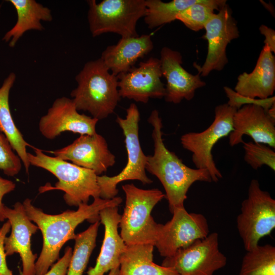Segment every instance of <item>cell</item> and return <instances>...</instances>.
Wrapping results in <instances>:
<instances>
[{
  "mask_svg": "<svg viewBox=\"0 0 275 275\" xmlns=\"http://www.w3.org/2000/svg\"><path fill=\"white\" fill-rule=\"evenodd\" d=\"M251 137L254 142L275 148V121L266 111L255 104L244 105L236 110L233 117V130L229 135V144L234 147L243 143V136Z\"/></svg>",
  "mask_w": 275,
  "mask_h": 275,
  "instance_id": "cell-18",
  "label": "cell"
},
{
  "mask_svg": "<svg viewBox=\"0 0 275 275\" xmlns=\"http://www.w3.org/2000/svg\"><path fill=\"white\" fill-rule=\"evenodd\" d=\"M154 246L149 244L126 245L120 258L121 275H179L173 268L153 261Z\"/></svg>",
  "mask_w": 275,
  "mask_h": 275,
  "instance_id": "cell-23",
  "label": "cell"
},
{
  "mask_svg": "<svg viewBox=\"0 0 275 275\" xmlns=\"http://www.w3.org/2000/svg\"><path fill=\"white\" fill-rule=\"evenodd\" d=\"M240 210L236 218L237 228L248 251L259 244V240L269 235L275 228V200L261 188L258 180L252 179Z\"/></svg>",
  "mask_w": 275,
  "mask_h": 275,
  "instance_id": "cell-8",
  "label": "cell"
},
{
  "mask_svg": "<svg viewBox=\"0 0 275 275\" xmlns=\"http://www.w3.org/2000/svg\"><path fill=\"white\" fill-rule=\"evenodd\" d=\"M108 275H121L119 267L111 270Z\"/></svg>",
  "mask_w": 275,
  "mask_h": 275,
  "instance_id": "cell-37",
  "label": "cell"
},
{
  "mask_svg": "<svg viewBox=\"0 0 275 275\" xmlns=\"http://www.w3.org/2000/svg\"><path fill=\"white\" fill-rule=\"evenodd\" d=\"M15 8L17 13L15 24L8 31L3 40L14 47L24 33L30 30L42 31L41 21H51V10L35 0H8Z\"/></svg>",
  "mask_w": 275,
  "mask_h": 275,
  "instance_id": "cell-22",
  "label": "cell"
},
{
  "mask_svg": "<svg viewBox=\"0 0 275 275\" xmlns=\"http://www.w3.org/2000/svg\"><path fill=\"white\" fill-rule=\"evenodd\" d=\"M236 110L227 103L219 104L214 109V118L208 127L201 132L184 133L180 138L183 148L191 153L196 168L207 170L214 182H218L223 176L212 151L218 141L229 136L233 130V117Z\"/></svg>",
  "mask_w": 275,
  "mask_h": 275,
  "instance_id": "cell-9",
  "label": "cell"
},
{
  "mask_svg": "<svg viewBox=\"0 0 275 275\" xmlns=\"http://www.w3.org/2000/svg\"><path fill=\"white\" fill-rule=\"evenodd\" d=\"M244 160L252 169H258L266 166L275 171V152L274 149L261 143L254 142H243Z\"/></svg>",
  "mask_w": 275,
  "mask_h": 275,
  "instance_id": "cell-29",
  "label": "cell"
},
{
  "mask_svg": "<svg viewBox=\"0 0 275 275\" xmlns=\"http://www.w3.org/2000/svg\"><path fill=\"white\" fill-rule=\"evenodd\" d=\"M1 5H0V9H1Z\"/></svg>",
  "mask_w": 275,
  "mask_h": 275,
  "instance_id": "cell-38",
  "label": "cell"
},
{
  "mask_svg": "<svg viewBox=\"0 0 275 275\" xmlns=\"http://www.w3.org/2000/svg\"><path fill=\"white\" fill-rule=\"evenodd\" d=\"M15 187L16 184L14 182L0 176V222L6 219L4 215L6 206L2 202L3 197L7 194L13 191Z\"/></svg>",
  "mask_w": 275,
  "mask_h": 275,
  "instance_id": "cell-34",
  "label": "cell"
},
{
  "mask_svg": "<svg viewBox=\"0 0 275 275\" xmlns=\"http://www.w3.org/2000/svg\"><path fill=\"white\" fill-rule=\"evenodd\" d=\"M21 168V159L14 152L8 139L0 131V170L8 176H14Z\"/></svg>",
  "mask_w": 275,
  "mask_h": 275,
  "instance_id": "cell-30",
  "label": "cell"
},
{
  "mask_svg": "<svg viewBox=\"0 0 275 275\" xmlns=\"http://www.w3.org/2000/svg\"><path fill=\"white\" fill-rule=\"evenodd\" d=\"M99 221L76 235L75 244L66 275H82L96 246Z\"/></svg>",
  "mask_w": 275,
  "mask_h": 275,
  "instance_id": "cell-26",
  "label": "cell"
},
{
  "mask_svg": "<svg viewBox=\"0 0 275 275\" xmlns=\"http://www.w3.org/2000/svg\"><path fill=\"white\" fill-rule=\"evenodd\" d=\"M48 152L57 158L92 170L97 176L105 172L116 162L115 156L109 150L106 141L97 132L80 135L71 144Z\"/></svg>",
  "mask_w": 275,
  "mask_h": 275,
  "instance_id": "cell-14",
  "label": "cell"
},
{
  "mask_svg": "<svg viewBox=\"0 0 275 275\" xmlns=\"http://www.w3.org/2000/svg\"><path fill=\"white\" fill-rule=\"evenodd\" d=\"M274 90L275 58L264 45L254 70L238 76L234 91L244 96L264 99L272 97Z\"/></svg>",
  "mask_w": 275,
  "mask_h": 275,
  "instance_id": "cell-20",
  "label": "cell"
},
{
  "mask_svg": "<svg viewBox=\"0 0 275 275\" xmlns=\"http://www.w3.org/2000/svg\"><path fill=\"white\" fill-rule=\"evenodd\" d=\"M101 223L104 227L102 244L94 267H90L87 275H104L119 267L120 258L126 245L118 232L121 215L118 206H111L99 212Z\"/></svg>",
  "mask_w": 275,
  "mask_h": 275,
  "instance_id": "cell-19",
  "label": "cell"
},
{
  "mask_svg": "<svg viewBox=\"0 0 275 275\" xmlns=\"http://www.w3.org/2000/svg\"><path fill=\"white\" fill-rule=\"evenodd\" d=\"M227 4L226 0H201L178 14L176 20L182 22L189 29L198 32L204 29L206 23L214 15Z\"/></svg>",
  "mask_w": 275,
  "mask_h": 275,
  "instance_id": "cell-28",
  "label": "cell"
},
{
  "mask_svg": "<svg viewBox=\"0 0 275 275\" xmlns=\"http://www.w3.org/2000/svg\"><path fill=\"white\" fill-rule=\"evenodd\" d=\"M4 215L11 229L10 235L6 236L4 240L6 256L15 253L19 255L22 267L20 275H36L37 255L32 251L31 237L38 230V226L30 219L22 203L19 202H16L13 208L6 206Z\"/></svg>",
  "mask_w": 275,
  "mask_h": 275,
  "instance_id": "cell-16",
  "label": "cell"
},
{
  "mask_svg": "<svg viewBox=\"0 0 275 275\" xmlns=\"http://www.w3.org/2000/svg\"><path fill=\"white\" fill-rule=\"evenodd\" d=\"M226 263L219 249L218 235L213 232L165 258L161 265L174 268L179 275H213Z\"/></svg>",
  "mask_w": 275,
  "mask_h": 275,
  "instance_id": "cell-10",
  "label": "cell"
},
{
  "mask_svg": "<svg viewBox=\"0 0 275 275\" xmlns=\"http://www.w3.org/2000/svg\"><path fill=\"white\" fill-rule=\"evenodd\" d=\"M238 275H275V247L258 244L246 251Z\"/></svg>",
  "mask_w": 275,
  "mask_h": 275,
  "instance_id": "cell-27",
  "label": "cell"
},
{
  "mask_svg": "<svg viewBox=\"0 0 275 275\" xmlns=\"http://www.w3.org/2000/svg\"><path fill=\"white\" fill-rule=\"evenodd\" d=\"M150 35L121 37L115 45L107 46L100 59L114 75L127 72L140 58L148 54L153 48Z\"/></svg>",
  "mask_w": 275,
  "mask_h": 275,
  "instance_id": "cell-21",
  "label": "cell"
},
{
  "mask_svg": "<svg viewBox=\"0 0 275 275\" xmlns=\"http://www.w3.org/2000/svg\"><path fill=\"white\" fill-rule=\"evenodd\" d=\"M72 252L71 247H66L63 256L53 264L44 275H66Z\"/></svg>",
  "mask_w": 275,
  "mask_h": 275,
  "instance_id": "cell-33",
  "label": "cell"
},
{
  "mask_svg": "<svg viewBox=\"0 0 275 275\" xmlns=\"http://www.w3.org/2000/svg\"><path fill=\"white\" fill-rule=\"evenodd\" d=\"M34 150L35 154L28 152L30 166L43 169L58 179L54 186L41 187L40 193L62 190L65 193L63 198L66 203L77 207L80 204H88L90 197L100 198L98 176L94 171L49 156L39 149L35 148Z\"/></svg>",
  "mask_w": 275,
  "mask_h": 275,
  "instance_id": "cell-4",
  "label": "cell"
},
{
  "mask_svg": "<svg viewBox=\"0 0 275 275\" xmlns=\"http://www.w3.org/2000/svg\"><path fill=\"white\" fill-rule=\"evenodd\" d=\"M259 31L263 35L265 39L264 43L272 52H275V31L272 29L267 26L262 24L259 27Z\"/></svg>",
  "mask_w": 275,
  "mask_h": 275,
  "instance_id": "cell-35",
  "label": "cell"
},
{
  "mask_svg": "<svg viewBox=\"0 0 275 275\" xmlns=\"http://www.w3.org/2000/svg\"><path fill=\"white\" fill-rule=\"evenodd\" d=\"M159 60L162 76L166 80V101L178 104L184 99L191 100L196 90L206 85L199 73L192 74L182 67V56L179 51L164 46Z\"/></svg>",
  "mask_w": 275,
  "mask_h": 275,
  "instance_id": "cell-17",
  "label": "cell"
},
{
  "mask_svg": "<svg viewBox=\"0 0 275 275\" xmlns=\"http://www.w3.org/2000/svg\"><path fill=\"white\" fill-rule=\"evenodd\" d=\"M122 189L126 200L119 225L121 238L126 245L155 246L161 224L155 222L151 212L165 194L157 188L143 189L133 184L123 185Z\"/></svg>",
  "mask_w": 275,
  "mask_h": 275,
  "instance_id": "cell-5",
  "label": "cell"
},
{
  "mask_svg": "<svg viewBox=\"0 0 275 275\" xmlns=\"http://www.w3.org/2000/svg\"><path fill=\"white\" fill-rule=\"evenodd\" d=\"M204 29L205 34L203 38L208 43L206 58L202 66L194 65L200 76L205 77L213 70L219 71L224 69L228 63L226 48L233 40L239 37V32L232 10L227 4L214 14Z\"/></svg>",
  "mask_w": 275,
  "mask_h": 275,
  "instance_id": "cell-12",
  "label": "cell"
},
{
  "mask_svg": "<svg viewBox=\"0 0 275 275\" xmlns=\"http://www.w3.org/2000/svg\"><path fill=\"white\" fill-rule=\"evenodd\" d=\"M148 121L153 127L154 152L153 155L147 156L146 170L161 182L172 213L176 208L184 207L187 193L194 183H210L212 179L207 170L188 167L167 148L162 138V120L157 110L151 112Z\"/></svg>",
  "mask_w": 275,
  "mask_h": 275,
  "instance_id": "cell-2",
  "label": "cell"
},
{
  "mask_svg": "<svg viewBox=\"0 0 275 275\" xmlns=\"http://www.w3.org/2000/svg\"><path fill=\"white\" fill-rule=\"evenodd\" d=\"M75 80L77 86L70 95L78 111H87L98 120L114 112L121 98L118 78L100 58L86 63Z\"/></svg>",
  "mask_w": 275,
  "mask_h": 275,
  "instance_id": "cell-3",
  "label": "cell"
},
{
  "mask_svg": "<svg viewBox=\"0 0 275 275\" xmlns=\"http://www.w3.org/2000/svg\"><path fill=\"white\" fill-rule=\"evenodd\" d=\"M201 0H173L163 2L160 0H145V23L150 29L170 23L176 20L181 12Z\"/></svg>",
  "mask_w": 275,
  "mask_h": 275,
  "instance_id": "cell-25",
  "label": "cell"
},
{
  "mask_svg": "<svg viewBox=\"0 0 275 275\" xmlns=\"http://www.w3.org/2000/svg\"><path fill=\"white\" fill-rule=\"evenodd\" d=\"M120 97L147 103L150 98L161 99L166 95L161 81L160 60L151 57L126 73L117 76Z\"/></svg>",
  "mask_w": 275,
  "mask_h": 275,
  "instance_id": "cell-13",
  "label": "cell"
},
{
  "mask_svg": "<svg viewBox=\"0 0 275 275\" xmlns=\"http://www.w3.org/2000/svg\"><path fill=\"white\" fill-rule=\"evenodd\" d=\"M88 20L92 36L107 33L121 37L138 36L136 26L146 12L145 0H95L87 1Z\"/></svg>",
  "mask_w": 275,
  "mask_h": 275,
  "instance_id": "cell-7",
  "label": "cell"
},
{
  "mask_svg": "<svg viewBox=\"0 0 275 275\" xmlns=\"http://www.w3.org/2000/svg\"><path fill=\"white\" fill-rule=\"evenodd\" d=\"M260 2L263 4L264 7L269 11V12L274 15V10L273 6L270 3H266L262 1H260Z\"/></svg>",
  "mask_w": 275,
  "mask_h": 275,
  "instance_id": "cell-36",
  "label": "cell"
},
{
  "mask_svg": "<svg viewBox=\"0 0 275 275\" xmlns=\"http://www.w3.org/2000/svg\"><path fill=\"white\" fill-rule=\"evenodd\" d=\"M122 199H94L91 204H80L77 210H67L60 214H49L34 206L32 200L25 199L22 203L30 219L35 223L42 234L43 245L36 261V275H44L59 259L62 246L68 241L74 240L75 230L85 221L93 224L100 221V211L106 207L119 206Z\"/></svg>",
  "mask_w": 275,
  "mask_h": 275,
  "instance_id": "cell-1",
  "label": "cell"
},
{
  "mask_svg": "<svg viewBox=\"0 0 275 275\" xmlns=\"http://www.w3.org/2000/svg\"><path fill=\"white\" fill-rule=\"evenodd\" d=\"M15 80V74L11 72L0 87V131L8 139L13 150L21 159L26 172L28 173L30 164L28 159L26 148L30 145L16 127L9 105L10 92Z\"/></svg>",
  "mask_w": 275,
  "mask_h": 275,
  "instance_id": "cell-24",
  "label": "cell"
},
{
  "mask_svg": "<svg viewBox=\"0 0 275 275\" xmlns=\"http://www.w3.org/2000/svg\"><path fill=\"white\" fill-rule=\"evenodd\" d=\"M96 118L78 112L72 99L62 97L56 99L46 115L39 122V130L47 139L56 138L62 132L71 131L80 135L96 133Z\"/></svg>",
  "mask_w": 275,
  "mask_h": 275,
  "instance_id": "cell-15",
  "label": "cell"
},
{
  "mask_svg": "<svg viewBox=\"0 0 275 275\" xmlns=\"http://www.w3.org/2000/svg\"><path fill=\"white\" fill-rule=\"evenodd\" d=\"M172 213L170 221L160 224L154 246L164 258L171 257L209 233L207 219L202 214L188 213L184 207L176 208Z\"/></svg>",
  "mask_w": 275,
  "mask_h": 275,
  "instance_id": "cell-11",
  "label": "cell"
},
{
  "mask_svg": "<svg viewBox=\"0 0 275 275\" xmlns=\"http://www.w3.org/2000/svg\"><path fill=\"white\" fill-rule=\"evenodd\" d=\"M224 90L228 98L227 103L236 109L244 105L255 104L262 107L267 111L275 103L274 96L264 99H255L242 96L228 87H224Z\"/></svg>",
  "mask_w": 275,
  "mask_h": 275,
  "instance_id": "cell-31",
  "label": "cell"
},
{
  "mask_svg": "<svg viewBox=\"0 0 275 275\" xmlns=\"http://www.w3.org/2000/svg\"><path fill=\"white\" fill-rule=\"evenodd\" d=\"M125 118L118 116L116 121L123 131L127 154V161L122 171L118 175L109 177L98 176L97 182L100 189V198L111 199L118 193L117 185L121 182L136 180L143 184L152 183L146 175V165L147 156L143 152L139 136L140 112L134 103H131L126 109Z\"/></svg>",
  "mask_w": 275,
  "mask_h": 275,
  "instance_id": "cell-6",
  "label": "cell"
},
{
  "mask_svg": "<svg viewBox=\"0 0 275 275\" xmlns=\"http://www.w3.org/2000/svg\"><path fill=\"white\" fill-rule=\"evenodd\" d=\"M10 229L11 225L8 221L0 228V275H13L8 267L4 249V240Z\"/></svg>",
  "mask_w": 275,
  "mask_h": 275,
  "instance_id": "cell-32",
  "label": "cell"
}]
</instances>
